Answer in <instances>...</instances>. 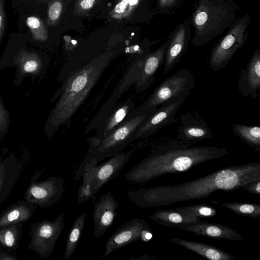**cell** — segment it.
I'll use <instances>...</instances> for the list:
<instances>
[{
    "label": "cell",
    "mask_w": 260,
    "mask_h": 260,
    "mask_svg": "<svg viewBox=\"0 0 260 260\" xmlns=\"http://www.w3.org/2000/svg\"><path fill=\"white\" fill-rule=\"evenodd\" d=\"M43 172L36 171L31 178L24 195V200L32 204L45 208L58 202L64 192V179L49 176L44 180L38 181Z\"/></svg>",
    "instance_id": "6"
},
{
    "label": "cell",
    "mask_w": 260,
    "mask_h": 260,
    "mask_svg": "<svg viewBox=\"0 0 260 260\" xmlns=\"http://www.w3.org/2000/svg\"><path fill=\"white\" fill-rule=\"evenodd\" d=\"M186 46L185 29L182 26L174 35L167 48L163 69L165 74L171 71L180 60Z\"/></svg>",
    "instance_id": "24"
},
{
    "label": "cell",
    "mask_w": 260,
    "mask_h": 260,
    "mask_svg": "<svg viewBox=\"0 0 260 260\" xmlns=\"http://www.w3.org/2000/svg\"><path fill=\"white\" fill-rule=\"evenodd\" d=\"M233 133L242 141L256 151L260 150V127L235 123L232 126Z\"/></svg>",
    "instance_id": "27"
},
{
    "label": "cell",
    "mask_w": 260,
    "mask_h": 260,
    "mask_svg": "<svg viewBox=\"0 0 260 260\" xmlns=\"http://www.w3.org/2000/svg\"><path fill=\"white\" fill-rule=\"evenodd\" d=\"M260 180V164L227 167L192 181L128 191L129 200L142 208H156L209 197L218 190L232 191Z\"/></svg>",
    "instance_id": "1"
},
{
    "label": "cell",
    "mask_w": 260,
    "mask_h": 260,
    "mask_svg": "<svg viewBox=\"0 0 260 260\" xmlns=\"http://www.w3.org/2000/svg\"><path fill=\"white\" fill-rule=\"evenodd\" d=\"M175 0H159V6L161 8L167 7L175 2Z\"/></svg>",
    "instance_id": "40"
},
{
    "label": "cell",
    "mask_w": 260,
    "mask_h": 260,
    "mask_svg": "<svg viewBox=\"0 0 260 260\" xmlns=\"http://www.w3.org/2000/svg\"><path fill=\"white\" fill-rule=\"evenodd\" d=\"M157 107L148 106L145 102L135 109L127 118L100 140L91 137L87 139L89 144L87 154L75 173L74 179L78 181L82 176L84 166L90 159L98 162L121 152L128 144L134 141L139 128L156 110Z\"/></svg>",
    "instance_id": "4"
},
{
    "label": "cell",
    "mask_w": 260,
    "mask_h": 260,
    "mask_svg": "<svg viewBox=\"0 0 260 260\" xmlns=\"http://www.w3.org/2000/svg\"><path fill=\"white\" fill-rule=\"evenodd\" d=\"M21 166L16 155L10 153L0 156V205L5 201L16 184Z\"/></svg>",
    "instance_id": "19"
},
{
    "label": "cell",
    "mask_w": 260,
    "mask_h": 260,
    "mask_svg": "<svg viewBox=\"0 0 260 260\" xmlns=\"http://www.w3.org/2000/svg\"><path fill=\"white\" fill-rule=\"evenodd\" d=\"M175 227L183 231L215 239H225L238 241L243 240L240 233L232 228L217 223L202 221L180 224Z\"/></svg>",
    "instance_id": "16"
},
{
    "label": "cell",
    "mask_w": 260,
    "mask_h": 260,
    "mask_svg": "<svg viewBox=\"0 0 260 260\" xmlns=\"http://www.w3.org/2000/svg\"><path fill=\"white\" fill-rule=\"evenodd\" d=\"M117 55L115 50L104 53L72 73L61 83L52 101L58 96L59 99L45 124L47 138H52L61 126L70 121Z\"/></svg>",
    "instance_id": "3"
},
{
    "label": "cell",
    "mask_w": 260,
    "mask_h": 260,
    "mask_svg": "<svg viewBox=\"0 0 260 260\" xmlns=\"http://www.w3.org/2000/svg\"><path fill=\"white\" fill-rule=\"evenodd\" d=\"M195 84L192 72L188 69H182L161 82L144 102L148 106L158 107L172 98L191 93Z\"/></svg>",
    "instance_id": "8"
},
{
    "label": "cell",
    "mask_w": 260,
    "mask_h": 260,
    "mask_svg": "<svg viewBox=\"0 0 260 260\" xmlns=\"http://www.w3.org/2000/svg\"><path fill=\"white\" fill-rule=\"evenodd\" d=\"M63 221L64 213L62 212L52 221L46 219L32 223L27 249L36 253L41 258L49 257L63 229Z\"/></svg>",
    "instance_id": "5"
},
{
    "label": "cell",
    "mask_w": 260,
    "mask_h": 260,
    "mask_svg": "<svg viewBox=\"0 0 260 260\" xmlns=\"http://www.w3.org/2000/svg\"><path fill=\"white\" fill-rule=\"evenodd\" d=\"M36 208V205L25 200H20L11 204L0 214V226L28 221L33 216Z\"/></svg>",
    "instance_id": "22"
},
{
    "label": "cell",
    "mask_w": 260,
    "mask_h": 260,
    "mask_svg": "<svg viewBox=\"0 0 260 260\" xmlns=\"http://www.w3.org/2000/svg\"><path fill=\"white\" fill-rule=\"evenodd\" d=\"M4 0H0V44L4 34L5 25V13Z\"/></svg>",
    "instance_id": "38"
},
{
    "label": "cell",
    "mask_w": 260,
    "mask_h": 260,
    "mask_svg": "<svg viewBox=\"0 0 260 260\" xmlns=\"http://www.w3.org/2000/svg\"><path fill=\"white\" fill-rule=\"evenodd\" d=\"M145 57L133 60L129 64L126 72L121 78L112 94L89 122L85 131V134L93 129H96L106 119L123 94L127 91L130 87L135 85L142 61Z\"/></svg>",
    "instance_id": "11"
},
{
    "label": "cell",
    "mask_w": 260,
    "mask_h": 260,
    "mask_svg": "<svg viewBox=\"0 0 260 260\" xmlns=\"http://www.w3.org/2000/svg\"><path fill=\"white\" fill-rule=\"evenodd\" d=\"M152 237L148 224L144 220L136 218L120 226L106 243L104 256L138 240L147 242Z\"/></svg>",
    "instance_id": "10"
},
{
    "label": "cell",
    "mask_w": 260,
    "mask_h": 260,
    "mask_svg": "<svg viewBox=\"0 0 260 260\" xmlns=\"http://www.w3.org/2000/svg\"><path fill=\"white\" fill-rule=\"evenodd\" d=\"M226 12V10L220 5L201 4L193 17L194 25L199 34H203L210 23L221 24Z\"/></svg>",
    "instance_id": "21"
},
{
    "label": "cell",
    "mask_w": 260,
    "mask_h": 260,
    "mask_svg": "<svg viewBox=\"0 0 260 260\" xmlns=\"http://www.w3.org/2000/svg\"><path fill=\"white\" fill-rule=\"evenodd\" d=\"M191 93H186L172 98L159 106L156 110L137 131L134 141L147 138L163 127L176 123V114Z\"/></svg>",
    "instance_id": "9"
},
{
    "label": "cell",
    "mask_w": 260,
    "mask_h": 260,
    "mask_svg": "<svg viewBox=\"0 0 260 260\" xmlns=\"http://www.w3.org/2000/svg\"><path fill=\"white\" fill-rule=\"evenodd\" d=\"M153 258H154L153 257L148 256V255H142V256H140L138 257H132L130 258L129 259L146 260V259H152Z\"/></svg>",
    "instance_id": "41"
},
{
    "label": "cell",
    "mask_w": 260,
    "mask_h": 260,
    "mask_svg": "<svg viewBox=\"0 0 260 260\" xmlns=\"http://www.w3.org/2000/svg\"><path fill=\"white\" fill-rule=\"evenodd\" d=\"M176 139L189 146L213 138L212 132L197 111L191 110L179 118Z\"/></svg>",
    "instance_id": "13"
},
{
    "label": "cell",
    "mask_w": 260,
    "mask_h": 260,
    "mask_svg": "<svg viewBox=\"0 0 260 260\" xmlns=\"http://www.w3.org/2000/svg\"><path fill=\"white\" fill-rule=\"evenodd\" d=\"M117 208L118 203L111 191L102 194L95 202L92 215L95 238L103 235L112 225Z\"/></svg>",
    "instance_id": "14"
},
{
    "label": "cell",
    "mask_w": 260,
    "mask_h": 260,
    "mask_svg": "<svg viewBox=\"0 0 260 260\" xmlns=\"http://www.w3.org/2000/svg\"><path fill=\"white\" fill-rule=\"evenodd\" d=\"M169 44L167 42L144 58L135 85L137 93L148 89L155 80L156 73L164 62Z\"/></svg>",
    "instance_id": "15"
},
{
    "label": "cell",
    "mask_w": 260,
    "mask_h": 260,
    "mask_svg": "<svg viewBox=\"0 0 260 260\" xmlns=\"http://www.w3.org/2000/svg\"><path fill=\"white\" fill-rule=\"evenodd\" d=\"M62 10L60 1L53 2L49 6L48 11V23L49 25H55L59 19Z\"/></svg>",
    "instance_id": "35"
},
{
    "label": "cell",
    "mask_w": 260,
    "mask_h": 260,
    "mask_svg": "<svg viewBox=\"0 0 260 260\" xmlns=\"http://www.w3.org/2000/svg\"><path fill=\"white\" fill-rule=\"evenodd\" d=\"M176 208L183 213L196 218L214 217L217 214L216 208L206 204L193 205Z\"/></svg>",
    "instance_id": "31"
},
{
    "label": "cell",
    "mask_w": 260,
    "mask_h": 260,
    "mask_svg": "<svg viewBox=\"0 0 260 260\" xmlns=\"http://www.w3.org/2000/svg\"><path fill=\"white\" fill-rule=\"evenodd\" d=\"M135 108V103L130 98L117 104L106 119L96 129L94 136L91 137L100 140L123 122Z\"/></svg>",
    "instance_id": "20"
},
{
    "label": "cell",
    "mask_w": 260,
    "mask_h": 260,
    "mask_svg": "<svg viewBox=\"0 0 260 260\" xmlns=\"http://www.w3.org/2000/svg\"><path fill=\"white\" fill-rule=\"evenodd\" d=\"M23 223L0 226V247L11 252L16 251L22 233Z\"/></svg>",
    "instance_id": "26"
},
{
    "label": "cell",
    "mask_w": 260,
    "mask_h": 260,
    "mask_svg": "<svg viewBox=\"0 0 260 260\" xmlns=\"http://www.w3.org/2000/svg\"><path fill=\"white\" fill-rule=\"evenodd\" d=\"M236 214L250 218H257L260 216V205L256 203L230 202L222 204Z\"/></svg>",
    "instance_id": "29"
},
{
    "label": "cell",
    "mask_w": 260,
    "mask_h": 260,
    "mask_svg": "<svg viewBox=\"0 0 260 260\" xmlns=\"http://www.w3.org/2000/svg\"><path fill=\"white\" fill-rule=\"evenodd\" d=\"M86 216V213L78 215L70 229L65 247V260L71 257L77 247L84 227Z\"/></svg>",
    "instance_id": "28"
},
{
    "label": "cell",
    "mask_w": 260,
    "mask_h": 260,
    "mask_svg": "<svg viewBox=\"0 0 260 260\" xmlns=\"http://www.w3.org/2000/svg\"><path fill=\"white\" fill-rule=\"evenodd\" d=\"M149 218L161 225L173 227L180 224L192 223L200 220L199 218L191 216L177 208L159 209Z\"/></svg>",
    "instance_id": "25"
},
{
    "label": "cell",
    "mask_w": 260,
    "mask_h": 260,
    "mask_svg": "<svg viewBox=\"0 0 260 260\" xmlns=\"http://www.w3.org/2000/svg\"><path fill=\"white\" fill-rule=\"evenodd\" d=\"M245 16L232 27L228 34L219 42L212 50L209 59V67L214 71L222 70L231 60L245 40V30L249 19Z\"/></svg>",
    "instance_id": "7"
},
{
    "label": "cell",
    "mask_w": 260,
    "mask_h": 260,
    "mask_svg": "<svg viewBox=\"0 0 260 260\" xmlns=\"http://www.w3.org/2000/svg\"><path fill=\"white\" fill-rule=\"evenodd\" d=\"M260 88V50L256 49L239 76L238 88L241 94L255 99Z\"/></svg>",
    "instance_id": "18"
},
{
    "label": "cell",
    "mask_w": 260,
    "mask_h": 260,
    "mask_svg": "<svg viewBox=\"0 0 260 260\" xmlns=\"http://www.w3.org/2000/svg\"><path fill=\"white\" fill-rule=\"evenodd\" d=\"M140 0H118L110 12L113 19L122 20L132 16L138 7Z\"/></svg>",
    "instance_id": "30"
},
{
    "label": "cell",
    "mask_w": 260,
    "mask_h": 260,
    "mask_svg": "<svg viewBox=\"0 0 260 260\" xmlns=\"http://www.w3.org/2000/svg\"><path fill=\"white\" fill-rule=\"evenodd\" d=\"M98 0H77L75 14L81 15L87 14L96 5Z\"/></svg>",
    "instance_id": "36"
},
{
    "label": "cell",
    "mask_w": 260,
    "mask_h": 260,
    "mask_svg": "<svg viewBox=\"0 0 260 260\" xmlns=\"http://www.w3.org/2000/svg\"><path fill=\"white\" fill-rule=\"evenodd\" d=\"M98 162L93 158L89 159L86 162L82 175L83 177L82 185L92 186L91 185L95 176Z\"/></svg>",
    "instance_id": "33"
},
{
    "label": "cell",
    "mask_w": 260,
    "mask_h": 260,
    "mask_svg": "<svg viewBox=\"0 0 260 260\" xmlns=\"http://www.w3.org/2000/svg\"><path fill=\"white\" fill-rule=\"evenodd\" d=\"M10 115L2 99L0 97V139L3 140L8 133L10 125Z\"/></svg>",
    "instance_id": "34"
},
{
    "label": "cell",
    "mask_w": 260,
    "mask_h": 260,
    "mask_svg": "<svg viewBox=\"0 0 260 260\" xmlns=\"http://www.w3.org/2000/svg\"><path fill=\"white\" fill-rule=\"evenodd\" d=\"M0 260H18V258L10 252L0 247Z\"/></svg>",
    "instance_id": "39"
},
{
    "label": "cell",
    "mask_w": 260,
    "mask_h": 260,
    "mask_svg": "<svg viewBox=\"0 0 260 260\" xmlns=\"http://www.w3.org/2000/svg\"><path fill=\"white\" fill-rule=\"evenodd\" d=\"M26 24L34 40L43 42L47 40L48 34L46 26L40 18L36 16H30L26 19Z\"/></svg>",
    "instance_id": "32"
},
{
    "label": "cell",
    "mask_w": 260,
    "mask_h": 260,
    "mask_svg": "<svg viewBox=\"0 0 260 260\" xmlns=\"http://www.w3.org/2000/svg\"><path fill=\"white\" fill-rule=\"evenodd\" d=\"M134 150L120 152L112 156L106 162L98 166L92 187L94 194L109 181L113 179L120 172L124 165L132 156Z\"/></svg>",
    "instance_id": "17"
},
{
    "label": "cell",
    "mask_w": 260,
    "mask_h": 260,
    "mask_svg": "<svg viewBox=\"0 0 260 260\" xmlns=\"http://www.w3.org/2000/svg\"><path fill=\"white\" fill-rule=\"evenodd\" d=\"M170 241L182 246L210 260H233L235 257L230 253L214 246L179 238H171Z\"/></svg>",
    "instance_id": "23"
},
{
    "label": "cell",
    "mask_w": 260,
    "mask_h": 260,
    "mask_svg": "<svg viewBox=\"0 0 260 260\" xmlns=\"http://www.w3.org/2000/svg\"><path fill=\"white\" fill-rule=\"evenodd\" d=\"M48 62L36 52L20 50L6 66L15 68L14 83L20 85L24 78L29 75L34 80L44 75L48 68Z\"/></svg>",
    "instance_id": "12"
},
{
    "label": "cell",
    "mask_w": 260,
    "mask_h": 260,
    "mask_svg": "<svg viewBox=\"0 0 260 260\" xmlns=\"http://www.w3.org/2000/svg\"><path fill=\"white\" fill-rule=\"evenodd\" d=\"M228 153L224 148L192 147L175 139L152 149L124 177L130 182L145 183L164 175L188 171Z\"/></svg>",
    "instance_id": "2"
},
{
    "label": "cell",
    "mask_w": 260,
    "mask_h": 260,
    "mask_svg": "<svg viewBox=\"0 0 260 260\" xmlns=\"http://www.w3.org/2000/svg\"><path fill=\"white\" fill-rule=\"evenodd\" d=\"M242 188L244 190L248 191L250 193L259 195L260 180L247 184Z\"/></svg>",
    "instance_id": "37"
}]
</instances>
